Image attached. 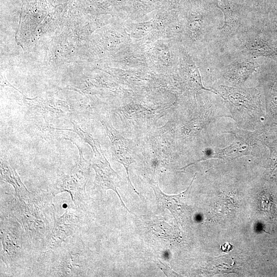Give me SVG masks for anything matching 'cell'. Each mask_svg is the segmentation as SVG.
I'll use <instances>...</instances> for the list:
<instances>
[{
	"mask_svg": "<svg viewBox=\"0 0 277 277\" xmlns=\"http://www.w3.org/2000/svg\"><path fill=\"white\" fill-rule=\"evenodd\" d=\"M73 126L71 128H56L50 127L53 130L70 131L77 134L80 138L85 142L88 144L92 149H93L96 142V140L94 139L89 134L84 131L81 127L72 123Z\"/></svg>",
	"mask_w": 277,
	"mask_h": 277,
	"instance_id": "14",
	"label": "cell"
},
{
	"mask_svg": "<svg viewBox=\"0 0 277 277\" xmlns=\"http://www.w3.org/2000/svg\"><path fill=\"white\" fill-rule=\"evenodd\" d=\"M230 132L234 134L235 137L232 143L224 148L212 152L209 155H205L201 159L183 167V169H185L191 165L209 159H232L253 154L258 141V135L255 132L239 129L233 132Z\"/></svg>",
	"mask_w": 277,
	"mask_h": 277,
	"instance_id": "7",
	"label": "cell"
},
{
	"mask_svg": "<svg viewBox=\"0 0 277 277\" xmlns=\"http://www.w3.org/2000/svg\"><path fill=\"white\" fill-rule=\"evenodd\" d=\"M54 196L51 191H29L22 196H8L1 203V214L17 220L23 227L30 248L42 253L54 223Z\"/></svg>",
	"mask_w": 277,
	"mask_h": 277,
	"instance_id": "1",
	"label": "cell"
},
{
	"mask_svg": "<svg viewBox=\"0 0 277 277\" xmlns=\"http://www.w3.org/2000/svg\"><path fill=\"white\" fill-rule=\"evenodd\" d=\"M25 103L30 109L38 112L43 115H60L70 112V109L64 102L58 101H51L40 98H25Z\"/></svg>",
	"mask_w": 277,
	"mask_h": 277,
	"instance_id": "11",
	"label": "cell"
},
{
	"mask_svg": "<svg viewBox=\"0 0 277 277\" xmlns=\"http://www.w3.org/2000/svg\"><path fill=\"white\" fill-rule=\"evenodd\" d=\"M231 245L229 244L228 243H227L225 244L224 245L221 246V249L223 251L226 252L227 251H229V250L227 249L228 247H230V246Z\"/></svg>",
	"mask_w": 277,
	"mask_h": 277,
	"instance_id": "17",
	"label": "cell"
},
{
	"mask_svg": "<svg viewBox=\"0 0 277 277\" xmlns=\"http://www.w3.org/2000/svg\"><path fill=\"white\" fill-rule=\"evenodd\" d=\"M159 261L160 262V264L159 265V267L163 270L167 276H179L178 274L174 272L171 268H170L167 265L163 262H162L160 260Z\"/></svg>",
	"mask_w": 277,
	"mask_h": 277,
	"instance_id": "16",
	"label": "cell"
},
{
	"mask_svg": "<svg viewBox=\"0 0 277 277\" xmlns=\"http://www.w3.org/2000/svg\"><path fill=\"white\" fill-rule=\"evenodd\" d=\"M266 146L270 150V168L272 172L277 168V138Z\"/></svg>",
	"mask_w": 277,
	"mask_h": 277,
	"instance_id": "15",
	"label": "cell"
},
{
	"mask_svg": "<svg viewBox=\"0 0 277 277\" xmlns=\"http://www.w3.org/2000/svg\"><path fill=\"white\" fill-rule=\"evenodd\" d=\"M54 251L56 256L50 268L49 276L85 275L87 270L86 248L78 235L69 237Z\"/></svg>",
	"mask_w": 277,
	"mask_h": 277,
	"instance_id": "3",
	"label": "cell"
},
{
	"mask_svg": "<svg viewBox=\"0 0 277 277\" xmlns=\"http://www.w3.org/2000/svg\"><path fill=\"white\" fill-rule=\"evenodd\" d=\"M266 101L267 115L277 125V75L269 87Z\"/></svg>",
	"mask_w": 277,
	"mask_h": 277,
	"instance_id": "13",
	"label": "cell"
},
{
	"mask_svg": "<svg viewBox=\"0 0 277 277\" xmlns=\"http://www.w3.org/2000/svg\"><path fill=\"white\" fill-rule=\"evenodd\" d=\"M223 90V98L230 106L234 117L242 114H252L258 110V106L254 103L253 96L249 94V90L221 86Z\"/></svg>",
	"mask_w": 277,
	"mask_h": 277,
	"instance_id": "10",
	"label": "cell"
},
{
	"mask_svg": "<svg viewBox=\"0 0 277 277\" xmlns=\"http://www.w3.org/2000/svg\"><path fill=\"white\" fill-rule=\"evenodd\" d=\"M83 210L71 203L62 215H55L51 233L43 253L54 251L69 237L78 235L83 224Z\"/></svg>",
	"mask_w": 277,
	"mask_h": 277,
	"instance_id": "5",
	"label": "cell"
},
{
	"mask_svg": "<svg viewBox=\"0 0 277 277\" xmlns=\"http://www.w3.org/2000/svg\"><path fill=\"white\" fill-rule=\"evenodd\" d=\"M0 165L1 181L10 184L13 187L15 195L22 196L29 191L22 182L7 156H1Z\"/></svg>",
	"mask_w": 277,
	"mask_h": 277,
	"instance_id": "12",
	"label": "cell"
},
{
	"mask_svg": "<svg viewBox=\"0 0 277 277\" xmlns=\"http://www.w3.org/2000/svg\"><path fill=\"white\" fill-rule=\"evenodd\" d=\"M71 142L78 149V162L72 167L69 174L64 175L60 178L51 192L54 195L64 192L69 193L72 203L76 207L84 210L87 201L86 187L91 164V161L84 158L81 146L73 140Z\"/></svg>",
	"mask_w": 277,
	"mask_h": 277,
	"instance_id": "4",
	"label": "cell"
},
{
	"mask_svg": "<svg viewBox=\"0 0 277 277\" xmlns=\"http://www.w3.org/2000/svg\"><path fill=\"white\" fill-rule=\"evenodd\" d=\"M196 173L193 175L192 180L187 189L184 191L175 195H168L162 191L156 181L151 179L150 185L154 191L156 197V203L160 209L164 210L168 209L176 223L182 224V215L184 208V200L188 193L189 189L195 177Z\"/></svg>",
	"mask_w": 277,
	"mask_h": 277,
	"instance_id": "9",
	"label": "cell"
},
{
	"mask_svg": "<svg viewBox=\"0 0 277 277\" xmlns=\"http://www.w3.org/2000/svg\"><path fill=\"white\" fill-rule=\"evenodd\" d=\"M101 123L110 140L113 159L123 165L126 171L129 184L133 191L138 195L139 193L131 183L129 174L130 166L135 162L136 149L134 143L131 140L124 137L110 124L104 121H102Z\"/></svg>",
	"mask_w": 277,
	"mask_h": 277,
	"instance_id": "8",
	"label": "cell"
},
{
	"mask_svg": "<svg viewBox=\"0 0 277 277\" xmlns=\"http://www.w3.org/2000/svg\"><path fill=\"white\" fill-rule=\"evenodd\" d=\"M1 259L10 270L18 268L24 263L27 249H31L21 224L15 218L1 214Z\"/></svg>",
	"mask_w": 277,
	"mask_h": 277,
	"instance_id": "2",
	"label": "cell"
},
{
	"mask_svg": "<svg viewBox=\"0 0 277 277\" xmlns=\"http://www.w3.org/2000/svg\"><path fill=\"white\" fill-rule=\"evenodd\" d=\"M93 156L91 161V167L95 172V178L92 189L99 192L102 196H105L108 190H112L118 195L123 206L131 213L124 203L118 193L117 187H120L122 179L111 167L105 157L100 143L96 141L95 147L92 149Z\"/></svg>",
	"mask_w": 277,
	"mask_h": 277,
	"instance_id": "6",
	"label": "cell"
}]
</instances>
